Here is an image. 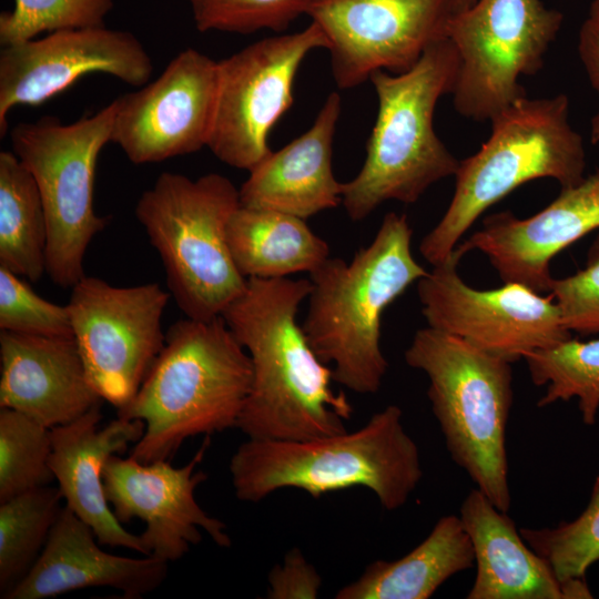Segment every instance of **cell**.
Here are the masks:
<instances>
[{"label":"cell","mask_w":599,"mask_h":599,"mask_svg":"<svg viewBox=\"0 0 599 599\" xmlns=\"http://www.w3.org/2000/svg\"><path fill=\"white\" fill-rule=\"evenodd\" d=\"M240 192L219 173L195 180L163 172L135 205V216L158 252L170 294L185 317L211 319L246 287L227 243Z\"/></svg>","instance_id":"obj_8"},{"label":"cell","mask_w":599,"mask_h":599,"mask_svg":"<svg viewBox=\"0 0 599 599\" xmlns=\"http://www.w3.org/2000/svg\"><path fill=\"white\" fill-rule=\"evenodd\" d=\"M99 545L91 527L62 507L35 564L2 599H45L87 588H112L124 599H140L167 576L165 560L119 556Z\"/></svg>","instance_id":"obj_21"},{"label":"cell","mask_w":599,"mask_h":599,"mask_svg":"<svg viewBox=\"0 0 599 599\" xmlns=\"http://www.w3.org/2000/svg\"><path fill=\"white\" fill-rule=\"evenodd\" d=\"M456 250L417 282L422 313L432 328L516 363L571 337L552 296L519 284L477 290L458 274Z\"/></svg>","instance_id":"obj_13"},{"label":"cell","mask_w":599,"mask_h":599,"mask_svg":"<svg viewBox=\"0 0 599 599\" xmlns=\"http://www.w3.org/2000/svg\"><path fill=\"white\" fill-rule=\"evenodd\" d=\"M328 41L315 22L256 41L219 62L215 116L207 148L229 166L252 170L271 149L267 138L293 103L304 59Z\"/></svg>","instance_id":"obj_12"},{"label":"cell","mask_w":599,"mask_h":599,"mask_svg":"<svg viewBox=\"0 0 599 599\" xmlns=\"http://www.w3.org/2000/svg\"><path fill=\"white\" fill-rule=\"evenodd\" d=\"M217 85V61L193 48L181 51L153 82L115 100L111 142L134 164L207 146Z\"/></svg>","instance_id":"obj_15"},{"label":"cell","mask_w":599,"mask_h":599,"mask_svg":"<svg viewBox=\"0 0 599 599\" xmlns=\"http://www.w3.org/2000/svg\"><path fill=\"white\" fill-rule=\"evenodd\" d=\"M115 100L70 124L43 116L10 131L12 152L38 185L48 223L47 267L51 281L72 287L84 274V257L108 217L94 210L97 162L111 142Z\"/></svg>","instance_id":"obj_9"},{"label":"cell","mask_w":599,"mask_h":599,"mask_svg":"<svg viewBox=\"0 0 599 599\" xmlns=\"http://www.w3.org/2000/svg\"><path fill=\"white\" fill-rule=\"evenodd\" d=\"M50 429L11 408L0 407V502L49 486Z\"/></svg>","instance_id":"obj_29"},{"label":"cell","mask_w":599,"mask_h":599,"mask_svg":"<svg viewBox=\"0 0 599 599\" xmlns=\"http://www.w3.org/2000/svg\"><path fill=\"white\" fill-rule=\"evenodd\" d=\"M0 364V407L49 429L103 402L90 383L74 337L1 331Z\"/></svg>","instance_id":"obj_20"},{"label":"cell","mask_w":599,"mask_h":599,"mask_svg":"<svg viewBox=\"0 0 599 599\" xmlns=\"http://www.w3.org/2000/svg\"><path fill=\"white\" fill-rule=\"evenodd\" d=\"M476 0H454V13L471 6Z\"/></svg>","instance_id":"obj_37"},{"label":"cell","mask_w":599,"mask_h":599,"mask_svg":"<svg viewBox=\"0 0 599 599\" xmlns=\"http://www.w3.org/2000/svg\"><path fill=\"white\" fill-rule=\"evenodd\" d=\"M114 0H14L0 13L2 47L34 39L42 32L104 26Z\"/></svg>","instance_id":"obj_31"},{"label":"cell","mask_w":599,"mask_h":599,"mask_svg":"<svg viewBox=\"0 0 599 599\" xmlns=\"http://www.w3.org/2000/svg\"><path fill=\"white\" fill-rule=\"evenodd\" d=\"M476 576L468 599L592 598L585 579L561 581L524 540L516 524L478 488L460 506Z\"/></svg>","instance_id":"obj_22"},{"label":"cell","mask_w":599,"mask_h":599,"mask_svg":"<svg viewBox=\"0 0 599 599\" xmlns=\"http://www.w3.org/2000/svg\"><path fill=\"white\" fill-rule=\"evenodd\" d=\"M342 109L332 92L312 126L282 149L271 151L241 185L240 205L306 220L342 202V183L332 170V151Z\"/></svg>","instance_id":"obj_23"},{"label":"cell","mask_w":599,"mask_h":599,"mask_svg":"<svg viewBox=\"0 0 599 599\" xmlns=\"http://www.w3.org/2000/svg\"><path fill=\"white\" fill-rule=\"evenodd\" d=\"M454 0H311L306 14L328 41L339 89L378 71L403 73L446 37Z\"/></svg>","instance_id":"obj_14"},{"label":"cell","mask_w":599,"mask_h":599,"mask_svg":"<svg viewBox=\"0 0 599 599\" xmlns=\"http://www.w3.org/2000/svg\"><path fill=\"white\" fill-rule=\"evenodd\" d=\"M589 18L599 21V0H592L589 11Z\"/></svg>","instance_id":"obj_38"},{"label":"cell","mask_w":599,"mask_h":599,"mask_svg":"<svg viewBox=\"0 0 599 599\" xmlns=\"http://www.w3.org/2000/svg\"><path fill=\"white\" fill-rule=\"evenodd\" d=\"M152 71L151 57L133 33L105 26L54 31L2 47L0 135L8 130L12 108L40 105L84 75L104 73L143 87Z\"/></svg>","instance_id":"obj_16"},{"label":"cell","mask_w":599,"mask_h":599,"mask_svg":"<svg viewBox=\"0 0 599 599\" xmlns=\"http://www.w3.org/2000/svg\"><path fill=\"white\" fill-rule=\"evenodd\" d=\"M519 531L559 580L585 579L588 569L599 561V476L586 509L576 519L557 527L522 528Z\"/></svg>","instance_id":"obj_30"},{"label":"cell","mask_w":599,"mask_h":599,"mask_svg":"<svg viewBox=\"0 0 599 599\" xmlns=\"http://www.w3.org/2000/svg\"><path fill=\"white\" fill-rule=\"evenodd\" d=\"M405 214L387 213L351 262L328 257L311 275L303 332L333 380L358 394L379 390L388 368L380 347L384 311L427 271L412 253Z\"/></svg>","instance_id":"obj_3"},{"label":"cell","mask_w":599,"mask_h":599,"mask_svg":"<svg viewBox=\"0 0 599 599\" xmlns=\"http://www.w3.org/2000/svg\"><path fill=\"white\" fill-rule=\"evenodd\" d=\"M252 373L247 352L223 316L172 324L138 394L116 410L118 417L144 423L130 457L170 460L190 437L237 427Z\"/></svg>","instance_id":"obj_2"},{"label":"cell","mask_w":599,"mask_h":599,"mask_svg":"<svg viewBox=\"0 0 599 599\" xmlns=\"http://www.w3.org/2000/svg\"><path fill=\"white\" fill-rule=\"evenodd\" d=\"M389 405L359 429L307 440L254 439L242 443L230 460L237 499L257 502L283 488L314 498L365 487L387 510L400 508L419 484V450Z\"/></svg>","instance_id":"obj_4"},{"label":"cell","mask_w":599,"mask_h":599,"mask_svg":"<svg viewBox=\"0 0 599 599\" xmlns=\"http://www.w3.org/2000/svg\"><path fill=\"white\" fill-rule=\"evenodd\" d=\"M322 587V578L298 548L287 551L283 565L268 573L267 598L315 599Z\"/></svg>","instance_id":"obj_35"},{"label":"cell","mask_w":599,"mask_h":599,"mask_svg":"<svg viewBox=\"0 0 599 599\" xmlns=\"http://www.w3.org/2000/svg\"><path fill=\"white\" fill-rule=\"evenodd\" d=\"M475 566L474 548L461 519L446 515L406 556L375 560L336 599H427L450 577Z\"/></svg>","instance_id":"obj_24"},{"label":"cell","mask_w":599,"mask_h":599,"mask_svg":"<svg viewBox=\"0 0 599 599\" xmlns=\"http://www.w3.org/2000/svg\"><path fill=\"white\" fill-rule=\"evenodd\" d=\"M210 444L211 436H205L196 454L182 467L169 460L143 464L119 455L106 460L102 475L105 498L122 525L133 518L145 522L140 537L146 556L177 561L191 546L201 542L200 529L217 546H231L225 522L210 516L195 499L196 487L207 479L195 468Z\"/></svg>","instance_id":"obj_17"},{"label":"cell","mask_w":599,"mask_h":599,"mask_svg":"<svg viewBox=\"0 0 599 599\" xmlns=\"http://www.w3.org/2000/svg\"><path fill=\"white\" fill-rule=\"evenodd\" d=\"M489 139L459 161L451 201L439 222L420 241L433 266L446 260L476 220L518 186L550 177L561 189L585 177L581 135L569 123V99L524 97L491 120Z\"/></svg>","instance_id":"obj_6"},{"label":"cell","mask_w":599,"mask_h":599,"mask_svg":"<svg viewBox=\"0 0 599 599\" xmlns=\"http://www.w3.org/2000/svg\"><path fill=\"white\" fill-rule=\"evenodd\" d=\"M524 359L531 382L547 386L537 402L538 407L577 397L583 424H596L599 410V338L582 342L570 337L551 347L531 352Z\"/></svg>","instance_id":"obj_28"},{"label":"cell","mask_w":599,"mask_h":599,"mask_svg":"<svg viewBox=\"0 0 599 599\" xmlns=\"http://www.w3.org/2000/svg\"><path fill=\"white\" fill-rule=\"evenodd\" d=\"M311 280L247 278L222 316L252 363V384L237 422L248 438L307 440L346 432L353 406L334 392L333 370L296 321Z\"/></svg>","instance_id":"obj_1"},{"label":"cell","mask_w":599,"mask_h":599,"mask_svg":"<svg viewBox=\"0 0 599 599\" xmlns=\"http://www.w3.org/2000/svg\"><path fill=\"white\" fill-rule=\"evenodd\" d=\"M424 372L427 396L453 460L501 511L510 508L506 430L514 399L511 363L426 326L405 351Z\"/></svg>","instance_id":"obj_7"},{"label":"cell","mask_w":599,"mask_h":599,"mask_svg":"<svg viewBox=\"0 0 599 599\" xmlns=\"http://www.w3.org/2000/svg\"><path fill=\"white\" fill-rule=\"evenodd\" d=\"M550 293L570 333L599 334V234L588 250L585 267L555 278Z\"/></svg>","instance_id":"obj_34"},{"label":"cell","mask_w":599,"mask_h":599,"mask_svg":"<svg viewBox=\"0 0 599 599\" xmlns=\"http://www.w3.org/2000/svg\"><path fill=\"white\" fill-rule=\"evenodd\" d=\"M311 0H196L191 4L199 31L252 33L285 30L306 14Z\"/></svg>","instance_id":"obj_32"},{"label":"cell","mask_w":599,"mask_h":599,"mask_svg":"<svg viewBox=\"0 0 599 599\" xmlns=\"http://www.w3.org/2000/svg\"><path fill=\"white\" fill-rule=\"evenodd\" d=\"M190 4L194 3L196 0H187Z\"/></svg>","instance_id":"obj_39"},{"label":"cell","mask_w":599,"mask_h":599,"mask_svg":"<svg viewBox=\"0 0 599 599\" xmlns=\"http://www.w3.org/2000/svg\"><path fill=\"white\" fill-rule=\"evenodd\" d=\"M0 329L51 337H73L68 306L39 296L32 287L0 266Z\"/></svg>","instance_id":"obj_33"},{"label":"cell","mask_w":599,"mask_h":599,"mask_svg":"<svg viewBox=\"0 0 599 599\" xmlns=\"http://www.w3.org/2000/svg\"><path fill=\"white\" fill-rule=\"evenodd\" d=\"M48 223L30 171L0 152V266L37 283L47 267Z\"/></svg>","instance_id":"obj_26"},{"label":"cell","mask_w":599,"mask_h":599,"mask_svg":"<svg viewBox=\"0 0 599 599\" xmlns=\"http://www.w3.org/2000/svg\"><path fill=\"white\" fill-rule=\"evenodd\" d=\"M459 58L444 37L403 73L378 70L369 81L377 115L357 175L342 183V202L352 221H363L380 204H412L436 182L456 174L457 160L434 129L438 100L453 93Z\"/></svg>","instance_id":"obj_5"},{"label":"cell","mask_w":599,"mask_h":599,"mask_svg":"<svg viewBox=\"0 0 599 599\" xmlns=\"http://www.w3.org/2000/svg\"><path fill=\"white\" fill-rule=\"evenodd\" d=\"M59 488L43 486L0 502V597L39 558L62 509Z\"/></svg>","instance_id":"obj_27"},{"label":"cell","mask_w":599,"mask_h":599,"mask_svg":"<svg viewBox=\"0 0 599 599\" xmlns=\"http://www.w3.org/2000/svg\"><path fill=\"white\" fill-rule=\"evenodd\" d=\"M101 403L75 420L50 429L49 466L65 506L93 530L101 545L123 547L146 556L140 535L115 518L104 494L103 468L144 433L140 419L116 417L99 428Z\"/></svg>","instance_id":"obj_19"},{"label":"cell","mask_w":599,"mask_h":599,"mask_svg":"<svg viewBox=\"0 0 599 599\" xmlns=\"http://www.w3.org/2000/svg\"><path fill=\"white\" fill-rule=\"evenodd\" d=\"M578 52L587 71L591 85L599 98V21L588 18L581 26L578 41ZM591 144L599 143V106L591 119Z\"/></svg>","instance_id":"obj_36"},{"label":"cell","mask_w":599,"mask_h":599,"mask_svg":"<svg viewBox=\"0 0 599 599\" xmlns=\"http://www.w3.org/2000/svg\"><path fill=\"white\" fill-rule=\"evenodd\" d=\"M71 288L67 306L90 383L121 409L164 346L161 319L171 294L158 283L120 287L87 275Z\"/></svg>","instance_id":"obj_11"},{"label":"cell","mask_w":599,"mask_h":599,"mask_svg":"<svg viewBox=\"0 0 599 599\" xmlns=\"http://www.w3.org/2000/svg\"><path fill=\"white\" fill-rule=\"evenodd\" d=\"M564 16L541 0H476L450 16L446 37L459 58L453 91L463 116L490 121L527 97L521 75H535Z\"/></svg>","instance_id":"obj_10"},{"label":"cell","mask_w":599,"mask_h":599,"mask_svg":"<svg viewBox=\"0 0 599 599\" xmlns=\"http://www.w3.org/2000/svg\"><path fill=\"white\" fill-rule=\"evenodd\" d=\"M599 229V171L560 194L538 213L519 219L510 211L484 219L479 230L456 246L463 256L479 251L504 283L550 292L552 258Z\"/></svg>","instance_id":"obj_18"},{"label":"cell","mask_w":599,"mask_h":599,"mask_svg":"<svg viewBox=\"0 0 599 599\" xmlns=\"http://www.w3.org/2000/svg\"><path fill=\"white\" fill-rule=\"evenodd\" d=\"M226 235L235 266L245 278L311 274L329 257L327 242L305 220L277 211L240 205Z\"/></svg>","instance_id":"obj_25"}]
</instances>
